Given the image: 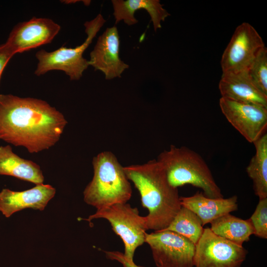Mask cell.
<instances>
[{"label":"cell","mask_w":267,"mask_h":267,"mask_svg":"<svg viewBox=\"0 0 267 267\" xmlns=\"http://www.w3.org/2000/svg\"><path fill=\"white\" fill-rule=\"evenodd\" d=\"M67 124L62 113L45 101L0 94V139L31 153L54 146Z\"/></svg>","instance_id":"obj_1"},{"label":"cell","mask_w":267,"mask_h":267,"mask_svg":"<svg viewBox=\"0 0 267 267\" xmlns=\"http://www.w3.org/2000/svg\"><path fill=\"white\" fill-rule=\"evenodd\" d=\"M129 179L138 190L148 229L159 231L167 227L181 207L178 188L168 180L162 165L156 159L143 164L124 167Z\"/></svg>","instance_id":"obj_2"},{"label":"cell","mask_w":267,"mask_h":267,"mask_svg":"<svg viewBox=\"0 0 267 267\" xmlns=\"http://www.w3.org/2000/svg\"><path fill=\"white\" fill-rule=\"evenodd\" d=\"M93 176L83 194L85 202L97 210L127 203L132 189L123 167L115 155L105 151L92 159Z\"/></svg>","instance_id":"obj_3"},{"label":"cell","mask_w":267,"mask_h":267,"mask_svg":"<svg viewBox=\"0 0 267 267\" xmlns=\"http://www.w3.org/2000/svg\"><path fill=\"white\" fill-rule=\"evenodd\" d=\"M156 160L163 167L173 187L191 184L202 189L208 197H223L206 161L196 151L186 146L171 145L169 150L160 153Z\"/></svg>","instance_id":"obj_4"},{"label":"cell","mask_w":267,"mask_h":267,"mask_svg":"<svg viewBox=\"0 0 267 267\" xmlns=\"http://www.w3.org/2000/svg\"><path fill=\"white\" fill-rule=\"evenodd\" d=\"M106 20L101 14L93 19L85 23L87 37L84 42L74 48L61 46L50 52L44 49L38 51L36 57L38 62L35 71L37 76L51 70L63 71L71 80H78L89 65V60L83 55Z\"/></svg>","instance_id":"obj_5"},{"label":"cell","mask_w":267,"mask_h":267,"mask_svg":"<svg viewBox=\"0 0 267 267\" xmlns=\"http://www.w3.org/2000/svg\"><path fill=\"white\" fill-rule=\"evenodd\" d=\"M104 219L110 223L113 231L122 240L124 255L134 260L136 249L145 243L146 219L139 215L138 209L127 203H117L98 209L86 221Z\"/></svg>","instance_id":"obj_6"},{"label":"cell","mask_w":267,"mask_h":267,"mask_svg":"<svg viewBox=\"0 0 267 267\" xmlns=\"http://www.w3.org/2000/svg\"><path fill=\"white\" fill-rule=\"evenodd\" d=\"M247 254L242 245L217 235L207 227L195 245L193 265L195 267H240Z\"/></svg>","instance_id":"obj_7"},{"label":"cell","mask_w":267,"mask_h":267,"mask_svg":"<svg viewBox=\"0 0 267 267\" xmlns=\"http://www.w3.org/2000/svg\"><path fill=\"white\" fill-rule=\"evenodd\" d=\"M157 267H193L195 244L187 238L168 230L146 233Z\"/></svg>","instance_id":"obj_8"},{"label":"cell","mask_w":267,"mask_h":267,"mask_svg":"<svg viewBox=\"0 0 267 267\" xmlns=\"http://www.w3.org/2000/svg\"><path fill=\"white\" fill-rule=\"evenodd\" d=\"M265 46L256 30L249 23H242L236 28L222 55V73L247 71Z\"/></svg>","instance_id":"obj_9"},{"label":"cell","mask_w":267,"mask_h":267,"mask_svg":"<svg viewBox=\"0 0 267 267\" xmlns=\"http://www.w3.org/2000/svg\"><path fill=\"white\" fill-rule=\"evenodd\" d=\"M221 110L228 122L249 142L266 132L267 107L221 97Z\"/></svg>","instance_id":"obj_10"},{"label":"cell","mask_w":267,"mask_h":267,"mask_svg":"<svg viewBox=\"0 0 267 267\" xmlns=\"http://www.w3.org/2000/svg\"><path fill=\"white\" fill-rule=\"evenodd\" d=\"M60 28L59 24L49 18L34 17L16 24L6 42L16 54L21 53L50 43Z\"/></svg>","instance_id":"obj_11"},{"label":"cell","mask_w":267,"mask_h":267,"mask_svg":"<svg viewBox=\"0 0 267 267\" xmlns=\"http://www.w3.org/2000/svg\"><path fill=\"white\" fill-rule=\"evenodd\" d=\"M120 37L116 26L107 28L90 53L89 65L103 73L106 80L121 77L129 65L119 56Z\"/></svg>","instance_id":"obj_12"},{"label":"cell","mask_w":267,"mask_h":267,"mask_svg":"<svg viewBox=\"0 0 267 267\" xmlns=\"http://www.w3.org/2000/svg\"><path fill=\"white\" fill-rule=\"evenodd\" d=\"M55 188L49 184H37L31 189L15 191L3 189L0 192V211L6 218L26 208L43 211L54 196Z\"/></svg>","instance_id":"obj_13"},{"label":"cell","mask_w":267,"mask_h":267,"mask_svg":"<svg viewBox=\"0 0 267 267\" xmlns=\"http://www.w3.org/2000/svg\"><path fill=\"white\" fill-rule=\"evenodd\" d=\"M219 89L221 97L267 107V95L255 85L247 71L222 73Z\"/></svg>","instance_id":"obj_14"},{"label":"cell","mask_w":267,"mask_h":267,"mask_svg":"<svg viewBox=\"0 0 267 267\" xmlns=\"http://www.w3.org/2000/svg\"><path fill=\"white\" fill-rule=\"evenodd\" d=\"M180 203L194 212L201 220L203 226L224 215L238 210V197L212 198L197 191L189 197H180Z\"/></svg>","instance_id":"obj_15"},{"label":"cell","mask_w":267,"mask_h":267,"mask_svg":"<svg viewBox=\"0 0 267 267\" xmlns=\"http://www.w3.org/2000/svg\"><path fill=\"white\" fill-rule=\"evenodd\" d=\"M115 23L121 20L129 26L138 22L134 14L136 10L144 9L149 13L154 29L161 28V22L170 15L159 0H112Z\"/></svg>","instance_id":"obj_16"},{"label":"cell","mask_w":267,"mask_h":267,"mask_svg":"<svg viewBox=\"0 0 267 267\" xmlns=\"http://www.w3.org/2000/svg\"><path fill=\"white\" fill-rule=\"evenodd\" d=\"M0 175L12 176L36 185L44 180L40 166L16 155L9 145L0 146Z\"/></svg>","instance_id":"obj_17"},{"label":"cell","mask_w":267,"mask_h":267,"mask_svg":"<svg viewBox=\"0 0 267 267\" xmlns=\"http://www.w3.org/2000/svg\"><path fill=\"white\" fill-rule=\"evenodd\" d=\"M211 231L217 235L239 245L250 240L254 229L250 219L243 220L231 215H224L211 223Z\"/></svg>","instance_id":"obj_18"},{"label":"cell","mask_w":267,"mask_h":267,"mask_svg":"<svg viewBox=\"0 0 267 267\" xmlns=\"http://www.w3.org/2000/svg\"><path fill=\"white\" fill-rule=\"evenodd\" d=\"M253 144L256 152L246 167V172L252 180L255 195L261 199L267 198V132Z\"/></svg>","instance_id":"obj_19"},{"label":"cell","mask_w":267,"mask_h":267,"mask_svg":"<svg viewBox=\"0 0 267 267\" xmlns=\"http://www.w3.org/2000/svg\"><path fill=\"white\" fill-rule=\"evenodd\" d=\"M204 228L200 219L192 211L181 206L169 226L163 230L177 233L196 244Z\"/></svg>","instance_id":"obj_20"},{"label":"cell","mask_w":267,"mask_h":267,"mask_svg":"<svg viewBox=\"0 0 267 267\" xmlns=\"http://www.w3.org/2000/svg\"><path fill=\"white\" fill-rule=\"evenodd\" d=\"M247 72L255 85L267 95V49L266 46L259 52Z\"/></svg>","instance_id":"obj_21"},{"label":"cell","mask_w":267,"mask_h":267,"mask_svg":"<svg viewBox=\"0 0 267 267\" xmlns=\"http://www.w3.org/2000/svg\"><path fill=\"white\" fill-rule=\"evenodd\" d=\"M254 229V235L267 238V198L259 199L255 211L249 219Z\"/></svg>","instance_id":"obj_22"},{"label":"cell","mask_w":267,"mask_h":267,"mask_svg":"<svg viewBox=\"0 0 267 267\" xmlns=\"http://www.w3.org/2000/svg\"><path fill=\"white\" fill-rule=\"evenodd\" d=\"M15 54L14 50L6 42L0 45V83L5 67Z\"/></svg>","instance_id":"obj_23"},{"label":"cell","mask_w":267,"mask_h":267,"mask_svg":"<svg viewBox=\"0 0 267 267\" xmlns=\"http://www.w3.org/2000/svg\"><path fill=\"white\" fill-rule=\"evenodd\" d=\"M105 254L107 258L119 262L123 267H143L136 265L134 260L128 259L124 253L119 251H105Z\"/></svg>","instance_id":"obj_24"}]
</instances>
